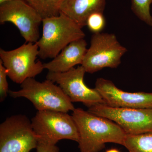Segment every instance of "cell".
<instances>
[{
    "label": "cell",
    "instance_id": "cell-3",
    "mask_svg": "<svg viewBox=\"0 0 152 152\" xmlns=\"http://www.w3.org/2000/svg\"><path fill=\"white\" fill-rule=\"evenodd\" d=\"M20 90L9 91L12 97H24L31 102L38 111L51 110L68 113L75 110L72 102L59 86L47 79L43 82L34 78L26 80Z\"/></svg>",
    "mask_w": 152,
    "mask_h": 152
},
{
    "label": "cell",
    "instance_id": "cell-12",
    "mask_svg": "<svg viewBox=\"0 0 152 152\" xmlns=\"http://www.w3.org/2000/svg\"><path fill=\"white\" fill-rule=\"evenodd\" d=\"M84 39L72 42L50 61L44 64V69L53 72H64L82 65L88 49Z\"/></svg>",
    "mask_w": 152,
    "mask_h": 152
},
{
    "label": "cell",
    "instance_id": "cell-2",
    "mask_svg": "<svg viewBox=\"0 0 152 152\" xmlns=\"http://www.w3.org/2000/svg\"><path fill=\"white\" fill-rule=\"evenodd\" d=\"M42 23V35L37 43L39 57L43 59L54 58L69 44L86 36L82 27L61 12L43 19Z\"/></svg>",
    "mask_w": 152,
    "mask_h": 152
},
{
    "label": "cell",
    "instance_id": "cell-15",
    "mask_svg": "<svg viewBox=\"0 0 152 152\" xmlns=\"http://www.w3.org/2000/svg\"><path fill=\"white\" fill-rule=\"evenodd\" d=\"M38 13L42 19L57 16L63 0H24Z\"/></svg>",
    "mask_w": 152,
    "mask_h": 152
},
{
    "label": "cell",
    "instance_id": "cell-21",
    "mask_svg": "<svg viewBox=\"0 0 152 152\" xmlns=\"http://www.w3.org/2000/svg\"><path fill=\"white\" fill-rule=\"evenodd\" d=\"M12 1H13V0H0V5Z\"/></svg>",
    "mask_w": 152,
    "mask_h": 152
},
{
    "label": "cell",
    "instance_id": "cell-4",
    "mask_svg": "<svg viewBox=\"0 0 152 152\" xmlns=\"http://www.w3.org/2000/svg\"><path fill=\"white\" fill-rule=\"evenodd\" d=\"M127 51L114 34H94L81 65L86 72L91 74L105 68H116Z\"/></svg>",
    "mask_w": 152,
    "mask_h": 152
},
{
    "label": "cell",
    "instance_id": "cell-13",
    "mask_svg": "<svg viewBox=\"0 0 152 152\" xmlns=\"http://www.w3.org/2000/svg\"><path fill=\"white\" fill-rule=\"evenodd\" d=\"M106 0H63L60 12L70 18L81 27L86 26L88 17L96 12L104 13Z\"/></svg>",
    "mask_w": 152,
    "mask_h": 152
},
{
    "label": "cell",
    "instance_id": "cell-18",
    "mask_svg": "<svg viewBox=\"0 0 152 152\" xmlns=\"http://www.w3.org/2000/svg\"><path fill=\"white\" fill-rule=\"evenodd\" d=\"M8 76L7 69L0 61V101L5 99L9 94L8 83L7 80Z\"/></svg>",
    "mask_w": 152,
    "mask_h": 152
},
{
    "label": "cell",
    "instance_id": "cell-8",
    "mask_svg": "<svg viewBox=\"0 0 152 152\" xmlns=\"http://www.w3.org/2000/svg\"><path fill=\"white\" fill-rule=\"evenodd\" d=\"M88 111L111 120L127 134L152 132V108H115L98 104L88 107Z\"/></svg>",
    "mask_w": 152,
    "mask_h": 152
},
{
    "label": "cell",
    "instance_id": "cell-5",
    "mask_svg": "<svg viewBox=\"0 0 152 152\" xmlns=\"http://www.w3.org/2000/svg\"><path fill=\"white\" fill-rule=\"evenodd\" d=\"M31 121L39 140L54 145L62 140L78 142L77 125L72 115L67 113L38 111Z\"/></svg>",
    "mask_w": 152,
    "mask_h": 152
},
{
    "label": "cell",
    "instance_id": "cell-7",
    "mask_svg": "<svg viewBox=\"0 0 152 152\" xmlns=\"http://www.w3.org/2000/svg\"><path fill=\"white\" fill-rule=\"evenodd\" d=\"M38 142L31 121L25 115L11 116L0 125V152H30Z\"/></svg>",
    "mask_w": 152,
    "mask_h": 152
},
{
    "label": "cell",
    "instance_id": "cell-16",
    "mask_svg": "<svg viewBox=\"0 0 152 152\" xmlns=\"http://www.w3.org/2000/svg\"><path fill=\"white\" fill-rule=\"evenodd\" d=\"M131 9L136 16L152 27V16L150 11L152 0H131Z\"/></svg>",
    "mask_w": 152,
    "mask_h": 152
},
{
    "label": "cell",
    "instance_id": "cell-20",
    "mask_svg": "<svg viewBox=\"0 0 152 152\" xmlns=\"http://www.w3.org/2000/svg\"><path fill=\"white\" fill-rule=\"evenodd\" d=\"M105 152H120V151H119L118 149H116L115 148H112L110 149H109L107 150V151Z\"/></svg>",
    "mask_w": 152,
    "mask_h": 152
},
{
    "label": "cell",
    "instance_id": "cell-6",
    "mask_svg": "<svg viewBox=\"0 0 152 152\" xmlns=\"http://www.w3.org/2000/svg\"><path fill=\"white\" fill-rule=\"evenodd\" d=\"M11 50L0 49V61L13 82L21 84L26 80L34 78L44 69V64L37 61L39 47L37 43L27 42Z\"/></svg>",
    "mask_w": 152,
    "mask_h": 152
},
{
    "label": "cell",
    "instance_id": "cell-9",
    "mask_svg": "<svg viewBox=\"0 0 152 152\" xmlns=\"http://www.w3.org/2000/svg\"><path fill=\"white\" fill-rule=\"evenodd\" d=\"M43 19L24 0H13L0 5V23L15 25L26 42L36 43L40 38Z\"/></svg>",
    "mask_w": 152,
    "mask_h": 152
},
{
    "label": "cell",
    "instance_id": "cell-19",
    "mask_svg": "<svg viewBox=\"0 0 152 152\" xmlns=\"http://www.w3.org/2000/svg\"><path fill=\"white\" fill-rule=\"evenodd\" d=\"M37 152H59V148L56 145L49 143L44 141L39 140Z\"/></svg>",
    "mask_w": 152,
    "mask_h": 152
},
{
    "label": "cell",
    "instance_id": "cell-1",
    "mask_svg": "<svg viewBox=\"0 0 152 152\" xmlns=\"http://www.w3.org/2000/svg\"><path fill=\"white\" fill-rule=\"evenodd\" d=\"M72 115L78 130L81 152H100L107 143L124 146L127 134L111 120L81 108H75Z\"/></svg>",
    "mask_w": 152,
    "mask_h": 152
},
{
    "label": "cell",
    "instance_id": "cell-17",
    "mask_svg": "<svg viewBox=\"0 0 152 152\" xmlns=\"http://www.w3.org/2000/svg\"><path fill=\"white\" fill-rule=\"evenodd\" d=\"M105 26V18L103 12L93 13L87 19L86 26L94 34L101 33L104 28Z\"/></svg>",
    "mask_w": 152,
    "mask_h": 152
},
{
    "label": "cell",
    "instance_id": "cell-14",
    "mask_svg": "<svg viewBox=\"0 0 152 152\" xmlns=\"http://www.w3.org/2000/svg\"><path fill=\"white\" fill-rule=\"evenodd\" d=\"M124 146L129 152H152V132L127 134Z\"/></svg>",
    "mask_w": 152,
    "mask_h": 152
},
{
    "label": "cell",
    "instance_id": "cell-10",
    "mask_svg": "<svg viewBox=\"0 0 152 152\" xmlns=\"http://www.w3.org/2000/svg\"><path fill=\"white\" fill-rule=\"evenodd\" d=\"M86 73L81 65L64 72H49L46 78L58 85L72 103L82 102L88 108L96 104H104L97 91L90 88L85 83Z\"/></svg>",
    "mask_w": 152,
    "mask_h": 152
},
{
    "label": "cell",
    "instance_id": "cell-11",
    "mask_svg": "<svg viewBox=\"0 0 152 152\" xmlns=\"http://www.w3.org/2000/svg\"><path fill=\"white\" fill-rule=\"evenodd\" d=\"M95 88L102 96L105 104L115 108H152V93H131L116 86L110 80L97 79Z\"/></svg>",
    "mask_w": 152,
    "mask_h": 152
}]
</instances>
